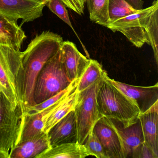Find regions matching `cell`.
Segmentation results:
<instances>
[{
	"label": "cell",
	"instance_id": "obj_13",
	"mask_svg": "<svg viewBox=\"0 0 158 158\" xmlns=\"http://www.w3.org/2000/svg\"><path fill=\"white\" fill-rule=\"evenodd\" d=\"M102 145L108 158H124L122 143L115 130L101 118L93 130Z\"/></svg>",
	"mask_w": 158,
	"mask_h": 158
},
{
	"label": "cell",
	"instance_id": "obj_4",
	"mask_svg": "<svg viewBox=\"0 0 158 158\" xmlns=\"http://www.w3.org/2000/svg\"><path fill=\"white\" fill-rule=\"evenodd\" d=\"M72 82L63 65L60 50L45 64L37 77L33 95L34 104L41 103L56 95Z\"/></svg>",
	"mask_w": 158,
	"mask_h": 158
},
{
	"label": "cell",
	"instance_id": "obj_26",
	"mask_svg": "<svg viewBox=\"0 0 158 158\" xmlns=\"http://www.w3.org/2000/svg\"><path fill=\"white\" fill-rule=\"evenodd\" d=\"M47 6L53 13L73 29L63 0H48Z\"/></svg>",
	"mask_w": 158,
	"mask_h": 158
},
{
	"label": "cell",
	"instance_id": "obj_23",
	"mask_svg": "<svg viewBox=\"0 0 158 158\" xmlns=\"http://www.w3.org/2000/svg\"><path fill=\"white\" fill-rule=\"evenodd\" d=\"M137 11H138L135 10L125 0H109L108 4L109 24Z\"/></svg>",
	"mask_w": 158,
	"mask_h": 158
},
{
	"label": "cell",
	"instance_id": "obj_22",
	"mask_svg": "<svg viewBox=\"0 0 158 158\" xmlns=\"http://www.w3.org/2000/svg\"><path fill=\"white\" fill-rule=\"evenodd\" d=\"M158 2L156 3L153 11L145 27L147 43L152 48L156 64L158 63Z\"/></svg>",
	"mask_w": 158,
	"mask_h": 158
},
{
	"label": "cell",
	"instance_id": "obj_6",
	"mask_svg": "<svg viewBox=\"0 0 158 158\" xmlns=\"http://www.w3.org/2000/svg\"><path fill=\"white\" fill-rule=\"evenodd\" d=\"M102 79L81 92H77L74 111L77 128V142L80 144L85 143L89 135L93 131L97 122L102 118L98 109L97 98Z\"/></svg>",
	"mask_w": 158,
	"mask_h": 158
},
{
	"label": "cell",
	"instance_id": "obj_14",
	"mask_svg": "<svg viewBox=\"0 0 158 158\" xmlns=\"http://www.w3.org/2000/svg\"><path fill=\"white\" fill-rule=\"evenodd\" d=\"M144 142L158 157V102L143 113L139 114Z\"/></svg>",
	"mask_w": 158,
	"mask_h": 158
},
{
	"label": "cell",
	"instance_id": "obj_19",
	"mask_svg": "<svg viewBox=\"0 0 158 158\" xmlns=\"http://www.w3.org/2000/svg\"><path fill=\"white\" fill-rule=\"evenodd\" d=\"M63 98L40 112L25 114L19 142L34 137L44 132L43 131V117L44 115L49 113L55 106H57Z\"/></svg>",
	"mask_w": 158,
	"mask_h": 158
},
{
	"label": "cell",
	"instance_id": "obj_30",
	"mask_svg": "<svg viewBox=\"0 0 158 158\" xmlns=\"http://www.w3.org/2000/svg\"><path fill=\"white\" fill-rule=\"evenodd\" d=\"M10 153L0 151V158H9Z\"/></svg>",
	"mask_w": 158,
	"mask_h": 158
},
{
	"label": "cell",
	"instance_id": "obj_27",
	"mask_svg": "<svg viewBox=\"0 0 158 158\" xmlns=\"http://www.w3.org/2000/svg\"><path fill=\"white\" fill-rule=\"evenodd\" d=\"M65 6L80 15L84 14L86 0H63Z\"/></svg>",
	"mask_w": 158,
	"mask_h": 158
},
{
	"label": "cell",
	"instance_id": "obj_1",
	"mask_svg": "<svg viewBox=\"0 0 158 158\" xmlns=\"http://www.w3.org/2000/svg\"><path fill=\"white\" fill-rule=\"evenodd\" d=\"M60 35L50 31L37 35L22 52L24 69L23 105L25 110L34 106L36 79L46 63L60 50L63 42Z\"/></svg>",
	"mask_w": 158,
	"mask_h": 158
},
{
	"label": "cell",
	"instance_id": "obj_25",
	"mask_svg": "<svg viewBox=\"0 0 158 158\" xmlns=\"http://www.w3.org/2000/svg\"><path fill=\"white\" fill-rule=\"evenodd\" d=\"M84 144L90 155L97 158H108L102 145L93 131L89 135Z\"/></svg>",
	"mask_w": 158,
	"mask_h": 158
},
{
	"label": "cell",
	"instance_id": "obj_24",
	"mask_svg": "<svg viewBox=\"0 0 158 158\" xmlns=\"http://www.w3.org/2000/svg\"><path fill=\"white\" fill-rule=\"evenodd\" d=\"M79 79L73 80L66 89L62 90L56 95L51 97L49 98L42 102L41 103L35 104L32 107H29L26 110V114H31L40 112L55 104L60 100L64 98L65 96L71 94L73 92L76 88Z\"/></svg>",
	"mask_w": 158,
	"mask_h": 158
},
{
	"label": "cell",
	"instance_id": "obj_20",
	"mask_svg": "<svg viewBox=\"0 0 158 158\" xmlns=\"http://www.w3.org/2000/svg\"><path fill=\"white\" fill-rule=\"evenodd\" d=\"M107 73L102 69V65L94 60L89 62L81 77L76 87L77 92H81L91 85L103 79Z\"/></svg>",
	"mask_w": 158,
	"mask_h": 158
},
{
	"label": "cell",
	"instance_id": "obj_12",
	"mask_svg": "<svg viewBox=\"0 0 158 158\" xmlns=\"http://www.w3.org/2000/svg\"><path fill=\"white\" fill-rule=\"evenodd\" d=\"M48 134L51 147L77 142V128L74 110L53 126Z\"/></svg>",
	"mask_w": 158,
	"mask_h": 158
},
{
	"label": "cell",
	"instance_id": "obj_2",
	"mask_svg": "<svg viewBox=\"0 0 158 158\" xmlns=\"http://www.w3.org/2000/svg\"><path fill=\"white\" fill-rule=\"evenodd\" d=\"M107 76L102 80L97 94L98 109L102 117L118 121L124 127L132 125L137 122L140 114L137 105L110 83Z\"/></svg>",
	"mask_w": 158,
	"mask_h": 158
},
{
	"label": "cell",
	"instance_id": "obj_7",
	"mask_svg": "<svg viewBox=\"0 0 158 158\" xmlns=\"http://www.w3.org/2000/svg\"><path fill=\"white\" fill-rule=\"evenodd\" d=\"M157 2L158 0H155L150 7L111 23L107 28L120 32L134 46L141 48L147 43L145 27Z\"/></svg>",
	"mask_w": 158,
	"mask_h": 158
},
{
	"label": "cell",
	"instance_id": "obj_28",
	"mask_svg": "<svg viewBox=\"0 0 158 158\" xmlns=\"http://www.w3.org/2000/svg\"><path fill=\"white\" fill-rule=\"evenodd\" d=\"M137 158H158V157L144 142L139 147Z\"/></svg>",
	"mask_w": 158,
	"mask_h": 158
},
{
	"label": "cell",
	"instance_id": "obj_15",
	"mask_svg": "<svg viewBox=\"0 0 158 158\" xmlns=\"http://www.w3.org/2000/svg\"><path fill=\"white\" fill-rule=\"evenodd\" d=\"M51 148L48 133L19 142L10 152L9 158H35Z\"/></svg>",
	"mask_w": 158,
	"mask_h": 158
},
{
	"label": "cell",
	"instance_id": "obj_3",
	"mask_svg": "<svg viewBox=\"0 0 158 158\" xmlns=\"http://www.w3.org/2000/svg\"><path fill=\"white\" fill-rule=\"evenodd\" d=\"M23 85L22 52L0 44V89L15 106L24 107Z\"/></svg>",
	"mask_w": 158,
	"mask_h": 158
},
{
	"label": "cell",
	"instance_id": "obj_18",
	"mask_svg": "<svg viewBox=\"0 0 158 158\" xmlns=\"http://www.w3.org/2000/svg\"><path fill=\"white\" fill-rule=\"evenodd\" d=\"M90 155L84 144L76 142L51 147L35 158H85Z\"/></svg>",
	"mask_w": 158,
	"mask_h": 158
},
{
	"label": "cell",
	"instance_id": "obj_29",
	"mask_svg": "<svg viewBox=\"0 0 158 158\" xmlns=\"http://www.w3.org/2000/svg\"><path fill=\"white\" fill-rule=\"evenodd\" d=\"M125 1L136 10H141L143 9L144 2L143 0H125Z\"/></svg>",
	"mask_w": 158,
	"mask_h": 158
},
{
	"label": "cell",
	"instance_id": "obj_31",
	"mask_svg": "<svg viewBox=\"0 0 158 158\" xmlns=\"http://www.w3.org/2000/svg\"><path fill=\"white\" fill-rule=\"evenodd\" d=\"M44 1H48V0H44Z\"/></svg>",
	"mask_w": 158,
	"mask_h": 158
},
{
	"label": "cell",
	"instance_id": "obj_10",
	"mask_svg": "<svg viewBox=\"0 0 158 158\" xmlns=\"http://www.w3.org/2000/svg\"><path fill=\"white\" fill-rule=\"evenodd\" d=\"M107 79L113 85L135 102L140 113L145 112L158 102V83L152 86H137L115 81L110 78L108 76Z\"/></svg>",
	"mask_w": 158,
	"mask_h": 158
},
{
	"label": "cell",
	"instance_id": "obj_8",
	"mask_svg": "<svg viewBox=\"0 0 158 158\" xmlns=\"http://www.w3.org/2000/svg\"><path fill=\"white\" fill-rule=\"evenodd\" d=\"M48 1L44 0H0V13L22 24L33 22L43 15Z\"/></svg>",
	"mask_w": 158,
	"mask_h": 158
},
{
	"label": "cell",
	"instance_id": "obj_9",
	"mask_svg": "<svg viewBox=\"0 0 158 158\" xmlns=\"http://www.w3.org/2000/svg\"><path fill=\"white\" fill-rule=\"evenodd\" d=\"M102 120L110 126L119 136L122 143L124 158H137L139 147L144 142V137L139 120L127 127L118 121L106 117Z\"/></svg>",
	"mask_w": 158,
	"mask_h": 158
},
{
	"label": "cell",
	"instance_id": "obj_11",
	"mask_svg": "<svg viewBox=\"0 0 158 158\" xmlns=\"http://www.w3.org/2000/svg\"><path fill=\"white\" fill-rule=\"evenodd\" d=\"M60 52L63 65L70 80L73 81L79 79L90 60L82 54L71 41H63Z\"/></svg>",
	"mask_w": 158,
	"mask_h": 158
},
{
	"label": "cell",
	"instance_id": "obj_16",
	"mask_svg": "<svg viewBox=\"0 0 158 158\" xmlns=\"http://www.w3.org/2000/svg\"><path fill=\"white\" fill-rule=\"evenodd\" d=\"M27 38L24 31L17 21L0 13V44L20 50Z\"/></svg>",
	"mask_w": 158,
	"mask_h": 158
},
{
	"label": "cell",
	"instance_id": "obj_5",
	"mask_svg": "<svg viewBox=\"0 0 158 158\" xmlns=\"http://www.w3.org/2000/svg\"><path fill=\"white\" fill-rule=\"evenodd\" d=\"M25 114L23 106H15L0 89V151L10 153L19 143Z\"/></svg>",
	"mask_w": 158,
	"mask_h": 158
},
{
	"label": "cell",
	"instance_id": "obj_17",
	"mask_svg": "<svg viewBox=\"0 0 158 158\" xmlns=\"http://www.w3.org/2000/svg\"><path fill=\"white\" fill-rule=\"evenodd\" d=\"M78 93L76 88L73 92L64 97L49 113L43 118V131L48 133L50 129L61 119L73 110Z\"/></svg>",
	"mask_w": 158,
	"mask_h": 158
},
{
	"label": "cell",
	"instance_id": "obj_21",
	"mask_svg": "<svg viewBox=\"0 0 158 158\" xmlns=\"http://www.w3.org/2000/svg\"><path fill=\"white\" fill-rule=\"evenodd\" d=\"M109 0H86L89 19L95 23L107 27L109 25Z\"/></svg>",
	"mask_w": 158,
	"mask_h": 158
}]
</instances>
